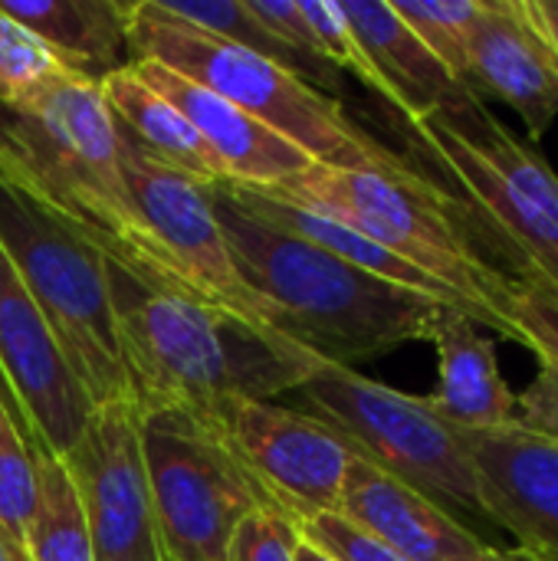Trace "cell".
Returning a JSON list of instances; mask_svg holds the SVG:
<instances>
[{
    "mask_svg": "<svg viewBox=\"0 0 558 561\" xmlns=\"http://www.w3.org/2000/svg\"><path fill=\"white\" fill-rule=\"evenodd\" d=\"M0 174L148 289L197 299L128 194L118 128L95 79L66 69L23 105H0Z\"/></svg>",
    "mask_w": 558,
    "mask_h": 561,
    "instance_id": "6da1fadb",
    "label": "cell"
},
{
    "mask_svg": "<svg viewBox=\"0 0 558 561\" xmlns=\"http://www.w3.org/2000/svg\"><path fill=\"white\" fill-rule=\"evenodd\" d=\"M204 191L237 273L266 309L270 329L329 365L352 368L401 345L431 342L451 312L441 299L378 279L260 220L220 184H204Z\"/></svg>",
    "mask_w": 558,
    "mask_h": 561,
    "instance_id": "7a4b0ae2",
    "label": "cell"
},
{
    "mask_svg": "<svg viewBox=\"0 0 558 561\" xmlns=\"http://www.w3.org/2000/svg\"><path fill=\"white\" fill-rule=\"evenodd\" d=\"M105 273L135 414H204L224 401H273L329 365L217 306L155 293L115 263H105Z\"/></svg>",
    "mask_w": 558,
    "mask_h": 561,
    "instance_id": "3957f363",
    "label": "cell"
},
{
    "mask_svg": "<svg viewBox=\"0 0 558 561\" xmlns=\"http://www.w3.org/2000/svg\"><path fill=\"white\" fill-rule=\"evenodd\" d=\"M253 191L312 207L382 243L447 286L474 312L477 325L516 342L503 312L510 299V273L480 253L460 201L418 164L405 171H365L312 161L303 174Z\"/></svg>",
    "mask_w": 558,
    "mask_h": 561,
    "instance_id": "277c9868",
    "label": "cell"
},
{
    "mask_svg": "<svg viewBox=\"0 0 558 561\" xmlns=\"http://www.w3.org/2000/svg\"><path fill=\"white\" fill-rule=\"evenodd\" d=\"M128 39L135 59L161 62L201 82L296 145L316 164L365 171H405L414 164L358 128L339 99L319 92L289 66L168 13L161 0L128 3Z\"/></svg>",
    "mask_w": 558,
    "mask_h": 561,
    "instance_id": "5b68a950",
    "label": "cell"
},
{
    "mask_svg": "<svg viewBox=\"0 0 558 561\" xmlns=\"http://www.w3.org/2000/svg\"><path fill=\"white\" fill-rule=\"evenodd\" d=\"M0 247L92 408L132 404L105 253L0 174Z\"/></svg>",
    "mask_w": 558,
    "mask_h": 561,
    "instance_id": "8992f818",
    "label": "cell"
},
{
    "mask_svg": "<svg viewBox=\"0 0 558 561\" xmlns=\"http://www.w3.org/2000/svg\"><path fill=\"white\" fill-rule=\"evenodd\" d=\"M414 154L434 164L520 253V270L558 293V174L487 105L401 122Z\"/></svg>",
    "mask_w": 558,
    "mask_h": 561,
    "instance_id": "52a82bcc",
    "label": "cell"
},
{
    "mask_svg": "<svg viewBox=\"0 0 558 561\" xmlns=\"http://www.w3.org/2000/svg\"><path fill=\"white\" fill-rule=\"evenodd\" d=\"M299 394L309 414L332 427L358 457L444 510L487 519L477 467L460 431L441 421L424 398L405 394L342 365L319 368Z\"/></svg>",
    "mask_w": 558,
    "mask_h": 561,
    "instance_id": "ba28073f",
    "label": "cell"
},
{
    "mask_svg": "<svg viewBox=\"0 0 558 561\" xmlns=\"http://www.w3.org/2000/svg\"><path fill=\"white\" fill-rule=\"evenodd\" d=\"M135 424L164 559L224 561L234 529L273 503L194 414L145 411Z\"/></svg>",
    "mask_w": 558,
    "mask_h": 561,
    "instance_id": "9c48e42d",
    "label": "cell"
},
{
    "mask_svg": "<svg viewBox=\"0 0 558 561\" xmlns=\"http://www.w3.org/2000/svg\"><path fill=\"white\" fill-rule=\"evenodd\" d=\"M194 417L224 440L266 500L289 519L339 513L355 450L312 414L273 401H224Z\"/></svg>",
    "mask_w": 558,
    "mask_h": 561,
    "instance_id": "30bf717a",
    "label": "cell"
},
{
    "mask_svg": "<svg viewBox=\"0 0 558 561\" xmlns=\"http://www.w3.org/2000/svg\"><path fill=\"white\" fill-rule=\"evenodd\" d=\"M0 388L33 457H66L92 404L0 247Z\"/></svg>",
    "mask_w": 558,
    "mask_h": 561,
    "instance_id": "8fae6325",
    "label": "cell"
},
{
    "mask_svg": "<svg viewBox=\"0 0 558 561\" xmlns=\"http://www.w3.org/2000/svg\"><path fill=\"white\" fill-rule=\"evenodd\" d=\"M118 141L128 194L145 224L151 227V233L158 237V243L181 270V276L191 283L194 296L250 325L270 329L266 309L237 273L234 253L214 217L204 184L168 164L151 161L122 135Z\"/></svg>",
    "mask_w": 558,
    "mask_h": 561,
    "instance_id": "7c38bea8",
    "label": "cell"
},
{
    "mask_svg": "<svg viewBox=\"0 0 558 561\" xmlns=\"http://www.w3.org/2000/svg\"><path fill=\"white\" fill-rule=\"evenodd\" d=\"M62 460L86 510L92 559L168 561L148 496L132 404L95 408Z\"/></svg>",
    "mask_w": 558,
    "mask_h": 561,
    "instance_id": "4fadbf2b",
    "label": "cell"
},
{
    "mask_svg": "<svg viewBox=\"0 0 558 561\" xmlns=\"http://www.w3.org/2000/svg\"><path fill=\"white\" fill-rule=\"evenodd\" d=\"M477 467L487 519L506 529L529 561H558V444L520 424L460 431Z\"/></svg>",
    "mask_w": 558,
    "mask_h": 561,
    "instance_id": "5bb4252c",
    "label": "cell"
},
{
    "mask_svg": "<svg viewBox=\"0 0 558 561\" xmlns=\"http://www.w3.org/2000/svg\"><path fill=\"white\" fill-rule=\"evenodd\" d=\"M467 85L516 108L536 145L558 118V53L533 0H483L470 33Z\"/></svg>",
    "mask_w": 558,
    "mask_h": 561,
    "instance_id": "9a60e30c",
    "label": "cell"
},
{
    "mask_svg": "<svg viewBox=\"0 0 558 561\" xmlns=\"http://www.w3.org/2000/svg\"><path fill=\"white\" fill-rule=\"evenodd\" d=\"M339 516L408 561H474L490 546L451 510L365 457H352Z\"/></svg>",
    "mask_w": 558,
    "mask_h": 561,
    "instance_id": "2e32d148",
    "label": "cell"
},
{
    "mask_svg": "<svg viewBox=\"0 0 558 561\" xmlns=\"http://www.w3.org/2000/svg\"><path fill=\"white\" fill-rule=\"evenodd\" d=\"M132 69L191 122L207 151L217 158L227 184L270 187L303 174L312 164L296 145L201 82L151 59H135Z\"/></svg>",
    "mask_w": 558,
    "mask_h": 561,
    "instance_id": "e0dca14e",
    "label": "cell"
},
{
    "mask_svg": "<svg viewBox=\"0 0 558 561\" xmlns=\"http://www.w3.org/2000/svg\"><path fill=\"white\" fill-rule=\"evenodd\" d=\"M339 7L378 66L388 85V105L401 115V122L454 115L483 102L437 62V56L414 36L388 0H339Z\"/></svg>",
    "mask_w": 558,
    "mask_h": 561,
    "instance_id": "ac0fdd59",
    "label": "cell"
},
{
    "mask_svg": "<svg viewBox=\"0 0 558 561\" xmlns=\"http://www.w3.org/2000/svg\"><path fill=\"white\" fill-rule=\"evenodd\" d=\"M437 348V388L428 394V408L457 431H503L516 424V394L506 385L497 342L480 325L451 309L434 335Z\"/></svg>",
    "mask_w": 558,
    "mask_h": 561,
    "instance_id": "d6986e66",
    "label": "cell"
},
{
    "mask_svg": "<svg viewBox=\"0 0 558 561\" xmlns=\"http://www.w3.org/2000/svg\"><path fill=\"white\" fill-rule=\"evenodd\" d=\"M0 10L26 26L69 72L102 82L135 62L128 3L118 0H0Z\"/></svg>",
    "mask_w": 558,
    "mask_h": 561,
    "instance_id": "ffe728a7",
    "label": "cell"
},
{
    "mask_svg": "<svg viewBox=\"0 0 558 561\" xmlns=\"http://www.w3.org/2000/svg\"><path fill=\"white\" fill-rule=\"evenodd\" d=\"M102 99L115 118L118 135L158 164H168L201 184H220L224 171L207 151L191 122L158 95L132 66L109 72L102 82Z\"/></svg>",
    "mask_w": 558,
    "mask_h": 561,
    "instance_id": "44dd1931",
    "label": "cell"
},
{
    "mask_svg": "<svg viewBox=\"0 0 558 561\" xmlns=\"http://www.w3.org/2000/svg\"><path fill=\"white\" fill-rule=\"evenodd\" d=\"M39 496L30 523L26 561H95L86 510L62 457H36Z\"/></svg>",
    "mask_w": 558,
    "mask_h": 561,
    "instance_id": "7402d4cb",
    "label": "cell"
},
{
    "mask_svg": "<svg viewBox=\"0 0 558 561\" xmlns=\"http://www.w3.org/2000/svg\"><path fill=\"white\" fill-rule=\"evenodd\" d=\"M161 7H164L168 13H174V16H181V20H187V23H194V26L214 33V36H224V39L240 43V46H247V49H253V53H260V56H266V59H276V62L289 66L293 72H299L306 82H312V85H316L319 92H326V95H332V92L342 89L339 72H326V69L312 66L306 56H299L293 46H286V43H283V39L253 13L250 0H207V3H187V0L174 3V0H161Z\"/></svg>",
    "mask_w": 558,
    "mask_h": 561,
    "instance_id": "603a6c76",
    "label": "cell"
},
{
    "mask_svg": "<svg viewBox=\"0 0 558 561\" xmlns=\"http://www.w3.org/2000/svg\"><path fill=\"white\" fill-rule=\"evenodd\" d=\"M36 496V457L10 411L0 404V542L7 546L13 561H26Z\"/></svg>",
    "mask_w": 558,
    "mask_h": 561,
    "instance_id": "cb8c5ba5",
    "label": "cell"
},
{
    "mask_svg": "<svg viewBox=\"0 0 558 561\" xmlns=\"http://www.w3.org/2000/svg\"><path fill=\"white\" fill-rule=\"evenodd\" d=\"M388 3L414 30V36L437 56V62L457 82L467 85V49H470V33L483 13V0H388Z\"/></svg>",
    "mask_w": 558,
    "mask_h": 561,
    "instance_id": "d4e9b609",
    "label": "cell"
},
{
    "mask_svg": "<svg viewBox=\"0 0 558 561\" xmlns=\"http://www.w3.org/2000/svg\"><path fill=\"white\" fill-rule=\"evenodd\" d=\"M62 72L66 66L33 33L0 10V105H23Z\"/></svg>",
    "mask_w": 558,
    "mask_h": 561,
    "instance_id": "484cf974",
    "label": "cell"
},
{
    "mask_svg": "<svg viewBox=\"0 0 558 561\" xmlns=\"http://www.w3.org/2000/svg\"><path fill=\"white\" fill-rule=\"evenodd\" d=\"M506 322L516 332V342L536 352V358L558 362V293L533 273L510 276Z\"/></svg>",
    "mask_w": 558,
    "mask_h": 561,
    "instance_id": "4316f807",
    "label": "cell"
},
{
    "mask_svg": "<svg viewBox=\"0 0 558 561\" xmlns=\"http://www.w3.org/2000/svg\"><path fill=\"white\" fill-rule=\"evenodd\" d=\"M299 539L296 523L283 510L263 506L234 529L224 561H296Z\"/></svg>",
    "mask_w": 558,
    "mask_h": 561,
    "instance_id": "83f0119b",
    "label": "cell"
},
{
    "mask_svg": "<svg viewBox=\"0 0 558 561\" xmlns=\"http://www.w3.org/2000/svg\"><path fill=\"white\" fill-rule=\"evenodd\" d=\"M293 523L303 539H309L335 561H408L388 546H382L378 539H372L368 533H362L358 526H352L349 519H342L339 513H319Z\"/></svg>",
    "mask_w": 558,
    "mask_h": 561,
    "instance_id": "f1b7e54d",
    "label": "cell"
},
{
    "mask_svg": "<svg viewBox=\"0 0 558 561\" xmlns=\"http://www.w3.org/2000/svg\"><path fill=\"white\" fill-rule=\"evenodd\" d=\"M516 424L558 444V362L539 358L533 385L516 394Z\"/></svg>",
    "mask_w": 558,
    "mask_h": 561,
    "instance_id": "f546056e",
    "label": "cell"
},
{
    "mask_svg": "<svg viewBox=\"0 0 558 561\" xmlns=\"http://www.w3.org/2000/svg\"><path fill=\"white\" fill-rule=\"evenodd\" d=\"M533 10H536L546 36L553 39V46H556L558 53V0H533Z\"/></svg>",
    "mask_w": 558,
    "mask_h": 561,
    "instance_id": "4dcf8cb0",
    "label": "cell"
},
{
    "mask_svg": "<svg viewBox=\"0 0 558 561\" xmlns=\"http://www.w3.org/2000/svg\"><path fill=\"white\" fill-rule=\"evenodd\" d=\"M296 561H335L329 552H322L319 546H312L309 539H299V549H296Z\"/></svg>",
    "mask_w": 558,
    "mask_h": 561,
    "instance_id": "1f68e13d",
    "label": "cell"
},
{
    "mask_svg": "<svg viewBox=\"0 0 558 561\" xmlns=\"http://www.w3.org/2000/svg\"><path fill=\"white\" fill-rule=\"evenodd\" d=\"M474 561H529V559H526L523 552H516V556H513V552H500V549H487L483 556H477V559H474Z\"/></svg>",
    "mask_w": 558,
    "mask_h": 561,
    "instance_id": "d6a6232c",
    "label": "cell"
},
{
    "mask_svg": "<svg viewBox=\"0 0 558 561\" xmlns=\"http://www.w3.org/2000/svg\"><path fill=\"white\" fill-rule=\"evenodd\" d=\"M0 561H13V559H10V552H7V546H3V542H0Z\"/></svg>",
    "mask_w": 558,
    "mask_h": 561,
    "instance_id": "836d02e7",
    "label": "cell"
},
{
    "mask_svg": "<svg viewBox=\"0 0 558 561\" xmlns=\"http://www.w3.org/2000/svg\"><path fill=\"white\" fill-rule=\"evenodd\" d=\"M0 404H3V408H7V398H3V388H0Z\"/></svg>",
    "mask_w": 558,
    "mask_h": 561,
    "instance_id": "e575fe53",
    "label": "cell"
}]
</instances>
